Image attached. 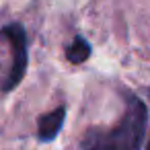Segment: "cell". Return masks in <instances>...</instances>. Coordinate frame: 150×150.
Returning a JSON list of instances; mask_svg holds the SVG:
<instances>
[{"label":"cell","mask_w":150,"mask_h":150,"mask_svg":"<svg viewBox=\"0 0 150 150\" xmlns=\"http://www.w3.org/2000/svg\"><path fill=\"white\" fill-rule=\"evenodd\" d=\"M146 117L144 101L127 93L121 119L113 127H91L80 142V150H142Z\"/></svg>","instance_id":"obj_1"},{"label":"cell","mask_w":150,"mask_h":150,"mask_svg":"<svg viewBox=\"0 0 150 150\" xmlns=\"http://www.w3.org/2000/svg\"><path fill=\"white\" fill-rule=\"evenodd\" d=\"M0 37L4 41H8L11 47V72L2 84V91H13L21 84L25 72H27V64H29V54H27V33L23 29V25L19 23H8L0 29Z\"/></svg>","instance_id":"obj_2"},{"label":"cell","mask_w":150,"mask_h":150,"mask_svg":"<svg viewBox=\"0 0 150 150\" xmlns=\"http://www.w3.org/2000/svg\"><path fill=\"white\" fill-rule=\"evenodd\" d=\"M64 119H66V107L64 105L56 107L50 113H43L37 119V138L41 142H52L60 134V129L64 125Z\"/></svg>","instance_id":"obj_3"},{"label":"cell","mask_w":150,"mask_h":150,"mask_svg":"<svg viewBox=\"0 0 150 150\" xmlns=\"http://www.w3.org/2000/svg\"><path fill=\"white\" fill-rule=\"evenodd\" d=\"M66 58L70 64H82L91 58V43L82 37V35H76L72 39V43L66 47Z\"/></svg>","instance_id":"obj_4"},{"label":"cell","mask_w":150,"mask_h":150,"mask_svg":"<svg viewBox=\"0 0 150 150\" xmlns=\"http://www.w3.org/2000/svg\"><path fill=\"white\" fill-rule=\"evenodd\" d=\"M148 97H150V88H148ZM146 150H150V142H148V146H146Z\"/></svg>","instance_id":"obj_5"}]
</instances>
